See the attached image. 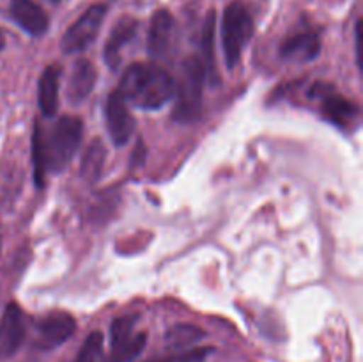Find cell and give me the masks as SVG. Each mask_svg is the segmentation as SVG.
Listing matches in <instances>:
<instances>
[{
  "label": "cell",
  "instance_id": "obj_1",
  "mask_svg": "<svg viewBox=\"0 0 363 362\" xmlns=\"http://www.w3.org/2000/svg\"><path fill=\"white\" fill-rule=\"evenodd\" d=\"M84 137V123L74 116H64L50 128L48 133L39 124L34 128L32 137V162H34V180L39 188L45 185L48 172H60L69 165L77 155Z\"/></svg>",
  "mask_w": 363,
  "mask_h": 362
},
{
  "label": "cell",
  "instance_id": "obj_2",
  "mask_svg": "<svg viewBox=\"0 0 363 362\" xmlns=\"http://www.w3.org/2000/svg\"><path fill=\"white\" fill-rule=\"evenodd\" d=\"M117 91L126 103L144 110L162 109L174 99L176 80L165 67L155 62L131 64L123 73Z\"/></svg>",
  "mask_w": 363,
  "mask_h": 362
},
{
  "label": "cell",
  "instance_id": "obj_3",
  "mask_svg": "<svg viewBox=\"0 0 363 362\" xmlns=\"http://www.w3.org/2000/svg\"><path fill=\"white\" fill-rule=\"evenodd\" d=\"M208 82L204 62L201 57L191 55L183 62L179 82H176V92H174V109L172 119L181 124L195 123L202 114V103H204V85Z\"/></svg>",
  "mask_w": 363,
  "mask_h": 362
},
{
  "label": "cell",
  "instance_id": "obj_4",
  "mask_svg": "<svg viewBox=\"0 0 363 362\" xmlns=\"http://www.w3.org/2000/svg\"><path fill=\"white\" fill-rule=\"evenodd\" d=\"M254 35V20L247 7L240 2H233L225 7L222 16V48L225 64L234 70L240 62L241 53Z\"/></svg>",
  "mask_w": 363,
  "mask_h": 362
},
{
  "label": "cell",
  "instance_id": "obj_5",
  "mask_svg": "<svg viewBox=\"0 0 363 362\" xmlns=\"http://www.w3.org/2000/svg\"><path fill=\"white\" fill-rule=\"evenodd\" d=\"M106 16L105 4H96L91 6L64 34L60 41V50L67 55L80 53L98 38L99 28H101L103 20Z\"/></svg>",
  "mask_w": 363,
  "mask_h": 362
},
{
  "label": "cell",
  "instance_id": "obj_6",
  "mask_svg": "<svg viewBox=\"0 0 363 362\" xmlns=\"http://www.w3.org/2000/svg\"><path fill=\"white\" fill-rule=\"evenodd\" d=\"M176 20L170 11L160 9L152 16L147 34V53L155 60H165L176 46Z\"/></svg>",
  "mask_w": 363,
  "mask_h": 362
},
{
  "label": "cell",
  "instance_id": "obj_7",
  "mask_svg": "<svg viewBox=\"0 0 363 362\" xmlns=\"http://www.w3.org/2000/svg\"><path fill=\"white\" fill-rule=\"evenodd\" d=\"M106 131L116 146H124L135 131V119L128 109L126 99L119 91H113L105 102Z\"/></svg>",
  "mask_w": 363,
  "mask_h": 362
},
{
  "label": "cell",
  "instance_id": "obj_8",
  "mask_svg": "<svg viewBox=\"0 0 363 362\" xmlns=\"http://www.w3.org/2000/svg\"><path fill=\"white\" fill-rule=\"evenodd\" d=\"M77 330V322L64 311L50 312L38 322V346L52 350L66 343Z\"/></svg>",
  "mask_w": 363,
  "mask_h": 362
},
{
  "label": "cell",
  "instance_id": "obj_9",
  "mask_svg": "<svg viewBox=\"0 0 363 362\" xmlns=\"http://www.w3.org/2000/svg\"><path fill=\"white\" fill-rule=\"evenodd\" d=\"M25 339V318L20 305L11 302L0 319V358H9L20 350Z\"/></svg>",
  "mask_w": 363,
  "mask_h": 362
},
{
  "label": "cell",
  "instance_id": "obj_10",
  "mask_svg": "<svg viewBox=\"0 0 363 362\" xmlns=\"http://www.w3.org/2000/svg\"><path fill=\"white\" fill-rule=\"evenodd\" d=\"M11 16L34 38H39L48 31V14L34 0H11Z\"/></svg>",
  "mask_w": 363,
  "mask_h": 362
},
{
  "label": "cell",
  "instance_id": "obj_11",
  "mask_svg": "<svg viewBox=\"0 0 363 362\" xmlns=\"http://www.w3.org/2000/svg\"><path fill=\"white\" fill-rule=\"evenodd\" d=\"M321 52V39L318 32L305 31L289 35L280 46V57L293 62H311Z\"/></svg>",
  "mask_w": 363,
  "mask_h": 362
},
{
  "label": "cell",
  "instance_id": "obj_12",
  "mask_svg": "<svg viewBox=\"0 0 363 362\" xmlns=\"http://www.w3.org/2000/svg\"><path fill=\"white\" fill-rule=\"evenodd\" d=\"M138 21L131 16H124L113 25L112 32H110L108 39L105 45V62L108 64L112 70H117L121 64V52L133 41L137 35Z\"/></svg>",
  "mask_w": 363,
  "mask_h": 362
},
{
  "label": "cell",
  "instance_id": "obj_13",
  "mask_svg": "<svg viewBox=\"0 0 363 362\" xmlns=\"http://www.w3.org/2000/svg\"><path fill=\"white\" fill-rule=\"evenodd\" d=\"M96 78H98V73H96L94 64L87 59H78L73 64V71L67 82V99L74 105L87 99V96L94 89Z\"/></svg>",
  "mask_w": 363,
  "mask_h": 362
},
{
  "label": "cell",
  "instance_id": "obj_14",
  "mask_svg": "<svg viewBox=\"0 0 363 362\" xmlns=\"http://www.w3.org/2000/svg\"><path fill=\"white\" fill-rule=\"evenodd\" d=\"M59 80H60V67L59 66H48L43 71L41 78H39V109H41L43 116L52 117L55 116L59 110Z\"/></svg>",
  "mask_w": 363,
  "mask_h": 362
},
{
  "label": "cell",
  "instance_id": "obj_15",
  "mask_svg": "<svg viewBox=\"0 0 363 362\" xmlns=\"http://www.w3.org/2000/svg\"><path fill=\"white\" fill-rule=\"evenodd\" d=\"M323 114L326 119L335 123L337 126H353L358 121L360 110L353 102L340 94H328L323 102Z\"/></svg>",
  "mask_w": 363,
  "mask_h": 362
},
{
  "label": "cell",
  "instance_id": "obj_16",
  "mask_svg": "<svg viewBox=\"0 0 363 362\" xmlns=\"http://www.w3.org/2000/svg\"><path fill=\"white\" fill-rule=\"evenodd\" d=\"M106 162V146L101 138H94L85 149L80 163V176L87 183H96L103 172Z\"/></svg>",
  "mask_w": 363,
  "mask_h": 362
},
{
  "label": "cell",
  "instance_id": "obj_17",
  "mask_svg": "<svg viewBox=\"0 0 363 362\" xmlns=\"http://www.w3.org/2000/svg\"><path fill=\"white\" fill-rule=\"evenodd\" d=\"M201 45H202L201 60L204 62L206 73H208V80H211L213 84H216L218 75H216V67H215V13H209V16L206 18L204 27H202Z\"/></svg>",
  "mask_w": 363,
  "mask_h": 362
},
{
  "label": "cell",
  "instance_id": "obj_18",
  "mask_svg": "<svg viewBox=\"0 0 363 362\" xmlns=\"http://www.w3.org/2000/svg\"><path fill=\"white\" fill-rule=\"evenodd\" d=\"M206 332L199 327L191 325V323H179V325H174L172 329L167 332L165 343L167 346L172 348V350H183V348L191 346V344L199 343L201 339H204Z\"/></svg>",
  "mask_w": 363,
  "mask_h": 362
},
{
  "label": "cell",
  "instance_id": "obj_19",
  "mask_svg": "<svg viewBox=\"0 0 363 362\" xmlns=\"http://www.w3.org/2000/svg\"><path fill=\"white\" fill-rule=\"evenodd\" d=\"M103 346H105V337L101 332L89 334L78 350L74 362H99L103 355Z\"/></svg>",
  "mask_w": 363,
  "mask_h": 362
},
{
  "label": "cell",
  "instance_id": "obj_20",
  "mask_svg": "<svg viewBox=\"0 0 363 362\" xmlns=\"http://www.w3.org/2000/svg\"><path fill=\"white\" fill-rule=\"evenodd\" d=\"M145 334H137V336H131L130 339L126 341L121 346L112 348V353L116 357H119L123 362H133L138 355L144 351L145 348Z\"/></svg>",
  "mask_w": 363,
  "mask_h": 362
},
{
  "label": "cell",
  "instance_id": "obj_21",
  "mask_svg": "<svg viewBox=\"0 0 363 362\" xmlns=\"http://www.w3.org/2000/svg\"><path fill=\"white\" fill-rule=\"evenodd\" d=\"M135 319H137L135 316H121V318L113 319L112 329H110V344H112V348L121 346V344L130 339L131 332H133Z\"/></svg>",
  "mask_w": 363,
  "mask_h": 362
},
{
  "label": "cell",
  "instance_id": "obj_22",
  "mask_svg": "<svg viewBox=\"0 0 363 362\" xmlns=\"http://www.w3.org/2000/svg\"><path fill=\"white\" fill-rule=\"evenodd\" d=\"M211 351V348H194V350L181 351L174 357H169L167 362H204Z\"/></svg>",
  "mask_w": 363,
  "mask_h": 362
},
{
  "label": "cell",
  "instance_id": "obj_23",
  "mask_svg": "<svg viewBox=\"0 0 363 362\" xmlns=\"http://www.w3.org/2000/svg\"><path fill=\"white\" fill-rule=\"evenodd\" d=\"M354 45H357V62L362 67V21H357L354 27Z\"/></svg>",
  "mask_w": 363,
  "mask_h": 362
},
{
  "label": "cell",
  "instance_id": "obj_24",
  "mask_svg": "<svg viewBox=\"0 0 363 362\" xmlns=\"http://www.w3.org/2000/svg\"><path fill=\"white\" fill-rule=\"evenodd\" d=\"M105 362H123V361H121L119 357H116V355H113V353H110V357L105 358Z\"/></svg>",
  "mask_w": 363,
  "mask_h": 362
},
{
  "label": "cell",
  "instance_id": "obj_25",
  "mask_svg": "<svg viewBox=\"0 0 363 362\" xmlns=\"http://www.w3.org/2000/svg\"><path fill=\"white\" fill-rule=\"evenodd\" d=\"M4 45H6V39H4V34H2V31H0V50L4 48Z\"/></svg>",
  "mask_w": 363,
  "mask_h": 362
},
{
  "label": "cell",
  "instance_id": "obj_26",
  "mask_svg": "<svg viewBox=\"0 0 363 362\" xmlns=\"http://www.w3.org/2000/svg\"><path fill=\"white\" fill-rule=\"evenodd\" d=\"M144 362H167V358H149V361H144Z\"/></svg>",
  "mask_w": 363,
  "mask_h": 362
},
{
  "label": "cell",
  "instance_id": "obj_27",
  "mask_svg": "<svg viewBox=\"0 0 363 362\" xmlns=\"http://www.w3.org/2000/svg\"><path fill=\"white\" fill-rule=\"evenodd\" d=\"M48 2H52V4H59V2H62V0H48Z\"/></svg>",
  "mask_w": 363,
  "mask_h": 362
}]
</instances>
